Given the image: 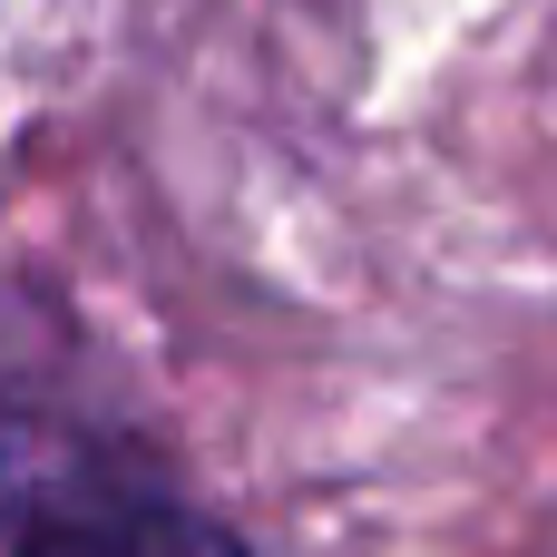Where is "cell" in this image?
Returning <instances> with one entry per match:
<instances>
[{
  "label": "cell",
  "mask_w": 557,
  "mask_h": 557,
  "mask_svg": "<svg viewBox=\"0 0 557 557\" xmlns=\"http://www.w3.org/2000/svg\"><path fill=\"white\" fill-rule=\"evenodd\" d=\"M0 557H255L137 441L0 401Z\"/></svg>",
  "instance_id": "6da1fadb"
}]
</instances>
